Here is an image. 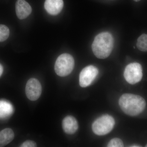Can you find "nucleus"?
Instances as JSON below:
<instances>
[{
	"label": "nucleus",
	"mask_w": 147,
	"mask_h": 147,
	"mask_svg": "<svg viewBox=\"0 0 147 147\" xmlns=\"http://www.w3.org/2000/svg\"><path fill=\"white\" fill-rule=\"evenodd\" d=\"M120 107L124 113L130 116L138 115L144 110L146 102L142 96L132 94H125L120 98Z\"/></svg>",
	"instance_id": "obj_1"
},
{
	"label": "nucleus",
	"mask_w": 147,
	"mask_h": 147,
	"mask_svg": "<svg viewBox=\"0 0 147 147\" xmlns=\"http://www.w3.org/2000/svg\"><path fill=\"white\" fill-rule=\"evenodd\" d=\"M114 45V38L108 32H103L98 34L92 44L94 54L96 57L105 59L110 56Z\"/></svg>",
	"instance_id": "obj_2"
},
{
	"label": "nucleus",
	"mask_w": 147,
	"mask_h": 147,
	"mask_svg": "<svg viewBox=\"0 0 147 147\" xmlns=\"http://www.w3.org/2000/svg\"><path fill=\"white\" fill-rule=\"evenodd\" d=\"M74 59L69 54H62L57 59L55 64V71L60 76H67L71 73L74 67Z\"/></svg>",
	"instance_id": "obj_3"
},
{
	"label": "nucleus",
	"mask_w": 147,
	"mask_h": 147,
	"mask_svg": "<svg viewBox=\"0 0 147 147\" xmlns=\"http://www.w3.org/2000/svg\"><path fill=\"white\" fill-rule=\"evenodd\" d=\"M115 125V121L113 117L104 115L94 121L92 125V129L96 135L102 136L110 133Z\"/></svg>",
	"instance_id": "obj_4"
},
{
	"label": "nucleus",
	"mask_w": 147,
	"mask_h": 147,
	"mask_svg": "<svg viewBox=\"0 0 147 147\" xmlns=\"http://www.w3.org/2000/svg\"><path fill=\"white\" fill-rule=\"evenodd\" d=\"M124 76L129 84L134 85L139 83L143 77L142 65L138 63L129 64L125 69Z\"/></svg>",
	"instance_id": "obj_5"
},
{
	"label": "nucleus",
	"mask_w": 147,
	"mask_h": 147,
	"mask_svg": "<svg viewBox=\"0 0 147 147\" xmlns=\"http://www.w3.org/2000/svg\"><path fill=\"white\" fill-rule=\"evenodd\" d=\"M98 74V70L93 65H89L82 69L79 75V84L83 88L89 86Z\"/></svg>",
	"instance_id": "obj_6"
},
{
	"label": "nucleus",
	"mask_w": 147,
	"mask_h": 147,
	"mask_svg": "<svg viewBox=\"0 0 147 147\" xmlns=\"http://www.w3.org/2000/svg\"><path fill=\"white\" fill-rule=\"evenodd\" d=\"M42 92L41 84L38 80L34 78L29 79L26 87L27 97L30 100L34 101L40 96Z\"/></svg>",
	"instance_id": "obj_7"
},
{
	"label": "nucleus",
	"mask_w": 147,
	"mask_h": 147,
	"mask_svg": "<svg viewBox=\"0 0 147 147\" xmlns=\"http://www.w3.org/2000/svg\"><path fill=\"white\" fill-rule=\"evenodd\" d=\"M32 11L31 7L25 0H17L16 3V12L19 19L22 20L26 18Z\"/></svg>",
	"instance_id": "obj_8"
},
{
	"label": "nucleus",
	"mask_w": 147,
	"mask_h": 147,
	"mask_svg": "<svg viewBox=\"0 0 147 147\" xmlns=\"http://www.w3.org/2000/svg\"><path fill=\"white\" fill-rule=\"evenodd\" d=\"M63 0H45L44 7L46 11L51 15H57L63 8Z\"/></svg>",
	"instance_id": "obj_9"
},
{
	"label": "nucleus",
	"mask_w": 147,
	"mask_h": 147,
	"mask_svg": "<svg viewBox=\"0 0 147 147\" xmlns=\"http://www.w3.org/2000/svg\"><path fill=\"white\" fill-rule=\"evenodd\" d=\"M62 127L66 134H72L78 130L79 125L76 119L71 116H67L62 122Z\"/></svg>",
	"instance_id": "obj_10"
},
{
	"label": "nucleus",
	"mask_w": 147,
	"mask_h": 147,
	"mask_svg": "<svg viewBox=\"0 0 147 147\" xmlns=\"http://www.w3.org/2000/svg\"><path fill=\"white\" fill-rule=\"evenodd\" d=\"M14 137V132L10 128H6L0 131V147L10 143Z\"/></svg>",
	"instance_id": "obj_11"
},
{
	"label": "nucleus",
	"mask_w": 147,
	"mask_h": 147,
	"mask_svg": "<svg viewBox=\"0 0 147 147\" xmlns=\"http://www.w3.org/2000/svg\"><path fill=\"white\" fill-rule=\"evenodd\" d=\"M13 112V106L10 102L5 100H0V119L8 117Z\"/></svg>",
	"instance_id": "obj_12"
},
{
	"label": "nucleus",
	"mask_w": 147,
	"mask_h": 147,
	"mask_svg": "<svg viewBox=\"0 0 147 147\" xmlns=\"http://www.w3.org/2000/svg\"><path fill=\"white\" fill-rule=\"evenodd\" d=\"M137 46L142 52H147V34H143L137 39Z\"/></svg>",
	"instance_id": "obj_13"
},
{
	"label": "nucleus",
	"mask_w": 147,
	"mask_h": 147,
	"mask_svg": "<svg viewBox=\"0 0 147 147\" xmlns=\"http://www.w3.org/2000/svg\"><path fill=\"white\" fill-rule=\"evenodd\" d=\"M9 35V29L6 26L0 25V42L7 39Z\"/></svg>",
	"instance_id": "obj_14"
},
{
	"label": "nucleus",
	"mask_w": 147,
	"mask_h": 147,
	"mask_svg": "<svg viewBox=\"0 0 147 147\" xmlns=\"http://www.w3.org/2000/svg\"><path fill=\"white\" fill-rule=\"evenodd\" d=\"M108 147H123L124 146L122 141L119 138H114L108 143Z\"/></svg>",
	"instance_id": "obj_15"
},
{
	"label": "nucleus",
	"mask_w": 147,
	"mask_h": 147,
	"mask_svg": "<svg viewBox=\"0 0 147 147\" xmlns=\"http://www.w3.org/2000/svg\"><path fill=\"white\" fill-rule=\"evenodd\" d=\"M21 147H36V144L34 142L30 140L26 141L21 145Z\"/></svg>",
	"instance_id": "obj_16"
},
{
	"label": "nucleus",
	"mask_w": 147,
	"mask_h": 147,
	"mask_svg": "<svg viewBox=\"0 0 147 147\" xmlns=\"http://www.w3.org/2000/svg\"><path fill=\"white\" fill-rule=\"evenodd\" d=\"M3 72V67L0 64V76H1Z\"/></svg>",
	"instance_id": "obj_17"
},
{
	"label": "nucleus",
	"mask_w": 147,
	"mask_h": 147,
	"mask_svg": "<svg viewBox=\"0 0 147 147\" xmlns=\"http://www.w3.org/2000/svg\"><path fill=\"white\" fill-rule=\"evenodd\" d=\"M130 147H141V146H139V145L134 144L133 145H131V146H130Z\"/></svg>",
	"instance_id": "obj_18"
},
{
	"label": "nucleus",
	"mask_w": 147,
	"mask_h": 147,
	"mask_svg": "<svg viewBox=\"0 0 147 147\" xmlns=\"http://www.w3.org/2000/svg\"><path fill=\"white\" fill-rule=\"evenodd\" d=\"M133 1L135 2H139V1H141V0H133Z\"/></svg>",
	"instance_id": "obj_19"
},
{
	"label": "nucleus",
	"mask_w": 147,
	"mask_h": 147,
	"mask_svg": "<svg viewBox=\"0 0 147 147\" xmlns=\"http://www.w3.org/2000/svg\"><path fill=\"white\" fill-rule=\"evenodd\" d=\"M145 147H147V144L146 145V146H145Z\"/></svg>",
	"instance_id": "obj_20"
}]
</instances>
